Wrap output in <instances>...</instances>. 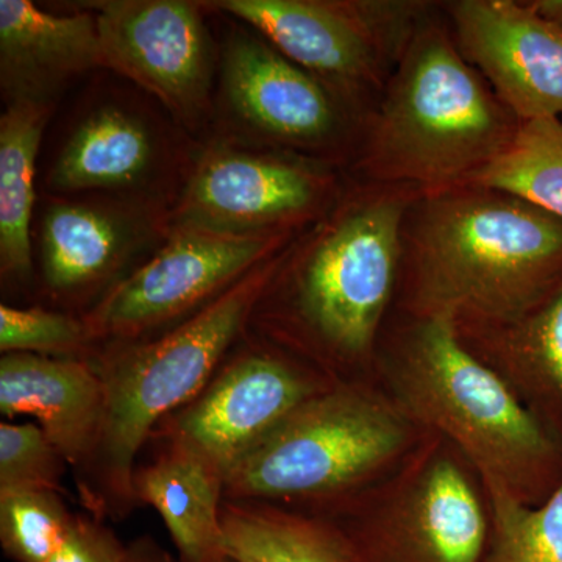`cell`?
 Returning <instances> with one entry per match:
<instances>
[{
	"label": "cell",
	"instance_id": "5",
	"mask_svg": "<svg viewBox=\"0 0 562 562\" xmlns=\"http://www.w3.org/2000/svg\"><path fill=\"white\" fill-rule=\"evenodd\" d=\"M283 250L171 330L91 351L88 360L105 391V420L101 446L77 487L94 519L120 522L139 508L132 486L136 458L160 420L192 401L241 341Z\"/></svg>",
	"mask_w": 562,
	"mask_h": 562
},
{
	"label": "cell",
	"instance_id": "1",
	"mask_svg": "<svg viewBox=\"0 0 562 562\" xmlns=\"http://www.w3.org/2000/svg\"><path fill=\"white\" fill-rule=\"evenodd\" d=\"M424 192L347 177L331 209L288 244L247 335L335 383L375 380L397 292L403 220Z\"/></svg>",
	"mask_w": 562,
	"mask_h": 562
},
{
	"label": "cell",
	"instance_id": "6",
	"mask_svg": "<svg viewBox=\"0 0 562 562\" xmlns=\"http://www.w3.org/2000/svg\"><path fill=\"white\" fill-rule=\"evenodd\" d=\"M428 435L375 380L338 383L227 473L225 498L317 512L379 483Z\"/></svg>",
	"mask_w": 562,
	"mask_h": 562
},
{
	"label": "cell",
	"instance_id": "23",
	"mask_svg": "<svg viewBox=\"0 0 562 562\" xmlns=\"http://www.w3.org/2000/svg\"><path fill=\"white\" fill-rule=\"evenodd\" d=\"M468 183L509 192L562 221V117L522 122L512 146Z\"/></svg>",
	"mask_w": 562,
	"mask_h": 562
},
{
	"label": "cell",
	"instance_id": "30",
	"mask_svg": "<svg viewBox=\"0 0 562 562\" xmlns=\"http://www.w3.org/2000/svg\"><path fill=\"white\" fill-rule=\"evenodd\" d=\"M536 13L562 31V0H527Z\"/></svg>",
	"mask_w": 562,
	"mask_h": 562
},
{
	"label": "cell",
	"instance_id": "4",
	"mask_svg": "<svg viewBox=\"0 0 562 562\" xmlns=\"http://www.w3.org/2000/svg\"><path fill=\"white\" fill-rule=\"evenodd\" d=\"M520 125L462 57L436 2L366 120L347 173L425 192L458 187L497 160Z\"/></svg>",
	"mask_w": 562,
	"mask_h": 562
},
{
	"label": "cell",
	"instance_id": "3",
	"mask_svg": "<svg viewBox=\"0 0 562 562\" xmlns=\"http://www.w3.org/2000/svg\"><path fill=\"white\" fill-rule=\"evenodd\" d=\"M375 382L422 428L441 436L509 497L541 505L562 480V442L492 369L447 316L391 313Z\"/></svg>",
	"mask_w": 562,
	"mask_h": 562
},
{
	"label": "cell",
	"instance_id": "8",
	"mask_svg": "<svg viewBox=\"0 0 562 562\" xmlns=\"http://www.w3.org/2000/svg\"><path fill=\"white\" fill-rule=\"evenodd\" d=\"M211 5L249 24L366 124L417 25L436 2L221 0Z\"/></svg>",
	"mask_w": 562,
	"mask_h": 562
},
{
	"label": "cell",
	"instance_id": "15",
	"mask_svg": "<svg viewBox=\"0 0 562 562\" xmlns=\"http://www.w3.org/2000/svg\"><path fill=\"white\" fill-rule=\"evenodd\" d=\"M0 413L9 420L33 417L80 482L101 446L105 391L88 358L7 353L0 360Z\"/></svg>",
	"mask_w": 562,
	"mask_h": 562
},
{
	"label": "cell",
	"instance_id": "27",
	"mask_svg": "<svg viewBox=\"0 0 562 562\" xmlns=\"http://www.w3.org/2000/svg\"><path fill=\"white\" fill-rule=\"evenodd\" d=\"M68 468L38 424H0V492H60Z\"/></svg>",
	"mask_w": 562,
	"mask_h": 562
},
{
	"label": "cell",
	"instance_id": "19",
	"mask_svg": "<svg viewBox=\"0 0 562 562\" xmlns=\"http://www.w3.org/2000/svg\"><path fill=\"white\" fill-rule=\"evenodd\" d=\"M133 494L140 506H151L171 536L179 562L227 560L222 503L225 475L179 443L157 442L150 462L136 465Z\"/></svg>",
	"mask_w": 562,
	"mask_h": 562
},
{
	"label": "cell",
	"instance_id": "2",
	"mask_svg": "<svg viewBox=\"0 0 562 562\" xmlns=\"http://www.w3.org/2000/svg\"><path fill=\"white\" fill-rule=\"evenodd\" d=\"M562 288V221L509 192L464 183L406 211L392 313L454 325L517 319Z\"/></svg>",
	"mask_w": 562,
	"mask_h": 562
},
{
	"label": "cell",
	"instance_id": "29",
	"mask_svg": "<svg viewBox=\"0 0 562 562\" xmlns=\"http://www.w3.org/2000/svg\"><path fill=\"white\" fill-rule=\"evenodd\" d=\"M127 562H179L150 536H143L127 546Z\"/></svg>",
	"mask_w": 562,
	"mask_h": 562
},
{
	"label": "cell",
	"instance_id": "22",
	"mask_svg": "<svg viewBox=\"0 0 562 562\" xmlns=\"http://www.w3.org/2000/svg\"><path fill=\"white\" fill-rule=\"evenodd\" d=\"M221 519L236 562H351L338 532L301 509L225 498Z\"/></svg>",
	"mask_w": 562,
	"mask_h": 562
},
{
	"label": "cell",
	"instance_id": "21",
	"mask_svg": "<svg viewBox=\"0 0 562 562\" xmlns=\"http://www.w3.org/2000/svg\"><path fill=\"white\" fill-rule=\"evenodd\" d=\"M54 105L10 103L0 117V271L2 280L32 273L31 222L36 158Z\"/></svg>",
	"mask_w": 562,
	"mask_h": 562
},
{
	"label": "cell",
	"instance_id": "26",
	"mask_svg": "<svg viewBox=\"0 0 562 562\" xmlns=\"http://www.w3.org/2000/svg\"><path fill=\"white\" fill-rule=\"evenodd\" d=\"M94 350L87 325L72 314L0 305V351L88 358Z\"/></svg>",
	"mask_w": 562,
	"mask_h": 562
},
{
	"label": "cell",
	"instance_id": "7",
	"mask_svg": "<svg viewBox=\"0 0 562 562\" xmlns=\"http://www.w3.org/2000/svg\"><path fill=\"white\" fill-rule=\"evenodd\" d=\"M308 514L338 532L351 562H483L491 539L482 475L432 432L379 483Z\"/></svg>",
	"mask_w": 562,
	"mask_h": 562
},
{
	"label": "cell",
	"instance_id": "10",
	"mask_svg": "<svg viewBox=\"0 0 562 562\" xmlns=\"http://www.w3.org/2000/svg\"><path fill=\"white\" fill-rule=\"evenodd\" d=\"M239 346L192 401L160 420L149 442L187 447L227 476L303 403L338 384L247 333Z\"/></svg>",
	"mask_w": 562,
	"mask_h": 562
},
{
	"label": "cell",
	"instance_id": "24",
	"mask_svg": "<svg viewBox=\"0 0 562 562\" xmlns=\"http://www.w3.org/2000/svg\"><path fill=\"white\" fill-rule=\"evenodd\" d=\"M491 539L483 562H562V480L541 505L486 486Z\"/></svg>",
	"mask_w": 562,
	"mask_h": 562
},
{
	"label": "cell",
	"instance_id": "20",
	"mask_svg": "<svg viewBox=\"0 0 562 562\" xmlns=\"http://www.w3.org/2000/svg\"><path fill=\"white\" fill-rule=\"evenodd\" d=\"M157 165V140L146 121L117 105L92 110L74 128L50 172L63 192L132 190Z\"/></svg>",
	"mask_w": 562,
	"mask_h": 562
},
{
	"label": "cell",
	"instance_id": "16",
	"mask_svg": "<svg viewBox=\"0 0 562 562\" xmlns=\"http://www.w3.org/2000/svg\"><path fill=\"white\" fill-rule=\"evenodd\" d=\"M147 235L143 217L132 209L52 203L41 228L44 286L54 301L61 302L88 301L99 291L105 294L121 280L120 272Z\"/></svg>",
	"mask_w": 562,
	"mask_h": 562
},
{
	"label": "cell",
	"instance_id": "31",
	"mask_svg": "<svg viewBox=\"0 0 562 562\" xmlns=\"http://www.w3.org/2000/svg\"><path fill=\"white\" fill-rule=\"evenodd\" d=\"M224 562H236V561H233V560H231V558H227V560H225Z\"/></svg>",
	"mask_w": 562,
	"mask_h": 562
},
{
	"label": "cell",
	"instance_id": "28",
	"mask_svg": "<svg viewBox=\"0 0 562 562\" xmlns=\"http://www.w3.org/2000/svg\"><path fill=\"white\" fill-rule=\"evenodd\" d=\"M49 562H127V546L102 520L77 514L68 541Z\"/></svg>",
	"mask_w": 562,
	"mask_h": 562
},
{
	"label": "cell",
	"instance_id": "12",
	"mask_svg": "<svg viewBox=\"0 0 562 562\" xmlns=\"http://www.w3.org/2000/svg\"><path fill=\"white\" fill-rule=\"evenodd\" d=\"M222 80L233 113L276 150L349 171L364 121L269 41L233 36Z\"/></svg>",
	"mask_w": 562,
	"mask_h": 562
},
{
	"label": "cell",
	"instance_id": "9",
	"mask_svg": "<svg viewBox=\"0 0 562 562\" xmlns=\"http://www.w3.org/2000/svg\"><path fill=\"white\" fill-rule=\"evenodd\" d=\"M299 233L224 235L171 228L150 260L81 314L92 344L140 341L171 330L231 290Z\"/></svg>",
	"mask_w": 562,
	"mask_h": 562
},
{
	"label": "cell",
	"instance_id": "14",
	"mask_svg": "<svg viewBox=\"0 0 562 562\" xmlns=\"http://www.w3.org/2000/svg\"><path fill=\"white\" fill-rule=\"evenodd\" d=\"M458 49L520 122L562 117V31L519 0L441 2Z\"/></svg>",
	"mask_w": 562,
	"mask_h": 562
},
{
	"label": "cell",
	"instance_id": "18",
	"mask_svg": "<svg viewBox=\"0 0 562 562\" xmlns=\"http://www.w3.org/2000/svg\"><path fill=\"white\" fill-rule=\"evenodd\" d=\"M454 327L464 346L562 442V288L517 319Z\"/></svg>",
	"mask_w": 562,
	"mask_h": 562
},
{
	"label": "cell",
	"instance_id": "17",
	"mask_svg": "<svg viewBox=\"0 0 562 562\" xmlns=\"http://www.w3.org/2000/svg\"><path fill=\"white\" fill-rule=\"evenodd\" d=\"M103 68L94 14L57 16L29 0H0V87L7 105H54L63 88Z\"/></svg>",
	"mask_w": 562,
	"mask_h": 562
},
{
	"label": "cell",
	"instance_id": "13",
	"mask_svg": "<svg viewBox=\"0 0 562 562\" xmlns=\"http://www.w3.org/2000/svg\"><path fill=\"white\" fill-rule=\"evenodd\" d=\"M103 68L149 91L192 124L209 109L213 49L198 3L111 0L95 3Z\"/></svg>",
	"mask_w": 562,
	"mask_h": 562
},
{
	"label": "cell",
	"instance_id": "11",
	"mask_svg": "<svg viewBox=\"0 0 562 562\" xmlns=\"http://www.w3.org/2000/svg\"><path fill=\"white\" fill-rule=\"evenodd\" d=\"M349 173L288 151L216 147L187 181L171 228L224 235L301 233L338 201Z\"/></svg>",
	"mask_w": 562,
	"mask_h": 562
},
{
	"label": "cell",
	"instance_id": "25",
	"mask_svg": "<svg viewBox=\"0 0 562 562\" xmlns=\"http://www.w3.org/2000/svg\"><path fill=\"white\" fill-rule=\"evenodd\" d=\"M76 520L60 492H0V543L14 562H49L68 541Z\"/></svg>",
	"mask_w": 562,
	"mask_h": 562
}]
</instances>
